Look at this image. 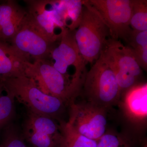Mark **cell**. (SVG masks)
Returning <instances> with one entry per match:
<instances>
[{"mask_svg":"<svg viewBox=\"0 0 147 147\" xmlns=\"http://www.w3.org/2000/svg\"><path fill=\"white\" fill-rule=\"evenodd\" d=\"M123 94L121 105L127 118L134 125L145 123L147 118L146 83L137 84Z\"/></svg>","mask_w":147,"mask_h":147,"instance_id":"cell-11","label":"cell"},{"mask_svg":"<svg viewBox=\"0 0 147 147\" xmlns=\"http://www.w3.org/2000/svg\"><path fill=\"white\" fill-rule=\"evenodd\" d=\"M8 42L31 63L48 59L55 43H51L34 26L28 15L21 28Z\"/></svg>","mask_w":147,"mask_h":147,"instance_id":"cell-10","label":"cell"},{"mask_svg":"<svg viewBox=\"0 0 147 147\" xmlns=\"http://www.w3.org/2000/svg\"><path fill=\"white\" fill-rule=\"evenodd\" d=\"M83 90L87 101L106 110L119 101L120 90L115 74L103 52L87 71Z\"/></svg>","mask_w":147,"mask_h":147,"instance_id":"cell-2","label":"cell"},{"mask_svg":"<svg viewBox=\"0 0 147 147\" xmlns=\"http://www.w3.org/2000/svg\"><path fill=\"white\" fill-rule=\"evenodd\" d=\"M127 42L131 49L135 50L147 48V30L143 31L132 30Z\"/></svg>","mask_w":147,"mask_h":147,"instance_id":"cell-21","label":"cell"},{"mask_svg":"<svg viewBox=\"0 0 147 147\" xmlns=\"http://www.w3.org/2000/svg\"><path fill=\"white\" fill-rule=\"evenodd\" d=\"M131 49L132 53L137 63L141 68L147 70V48L143 49Z\"/></svg>","mask_w":147,"mask_h":147,"instance_id":"cell-22","label":"cell"},{"mask_svg":"<svg viewBox=\"0 0 147 147\" xmlns=\"http://www.w3.org/2000/svg\"><path fill=\"white\" fill-rule=\"evenodd\" d=\"M15 98L0 81V130L10 123L15 113Z\"/></svg>","mask_w":147,"mask_h":147,"instance_id":"cell-16","label":"cell"},{"mask_svg":"<svg viewBox=\"0 0 147 147\" xmlns=\"http://www.w3.org/2000/svg\"><path fill=\"white\" fill-rule=\"evenodd\" d=\"M27 10L17 2L0 4V40L9 42L21 28L28 16Z\"/></svg>","mask_w":147,"mask_h":147,"instance_id":"cell-13","label":"cell"},{"mask_svg":"<svg viewBox=\"0 0 147 147\" xmlns=\"http://www.w3.org/2000/svg\"><path fill=\"white\" fill-rule=\"evenodd\" d=\"M99 12L110 30L111 38L127 42L132 30L130 26L132 0H88Z\"/></svg>","mask_w":147,"mask_h":147,"instance_id":"cell-9","label":"cell"},{"mask_svg":"<svg viewBox=\"0 0 147 147\" xmlns=\"http://www.w3.org/2000/svg\"><path fill=\"white\" fill-rule=\"evenodd\" d=\"M67 123L80 134L98 141L107 131L106 110L85 100L69 105Z\"/></svg>","mask_w":147,"mask_h":147,"instance_id":"cell-7","label":"cell"},{"mask_svg":"<svg viewBox=\"0 0 147 147\" xmlns=\"http://www.w3.org/2000/svg\"><path fill=\"white\" fill-rule=\"evenodd\" d=\"M103 53L115 74L121 95L138 84L142 69L130 47L111 38Z\"/></svg>","mask_w":147,"mask_h":147,"instance_id":"cell-6","label":"cell"},{"mask_svg":"<svg viewBox=\"0 0 147 147\" xmlns=\"http://www.w3.org/2000/svg\"><path fill=\"white\" fill-rule=\"evenodd\" d=\"M59 123L62 135L59 147H96L97 141L80 134L67 122L61 120Z\"/></svg>","mask_w":147,"mask_h":147,"instance_id":"cell-15","label":"cell"},{"mask_svg":"<svg viewBox=\"0 0 147 147\" xmlns=\"http://www.w3.org/2000/svg\"><path fill=\"white\" fill-rule=\"evenodd\" d=\"M0 147H27L21 130L9 123L4 127Z\"/></svg>","mask_w":147,"mask_h":147,"instance_id":"cell-20","label":"cell"},{"mask_svg":"<svg viewBox=\"0 0 147 147\" xmlns=\"http://www.w3.org/2000/svg\"><path fill=\"white\" fill-rule=\"evenodd\" d=\"M75 30H66L57 45H53L48 60L53 67L69 79L84 82L87 71L75 38Z\"/></svg>","mask_w":147,"mask_h":147,"instance_id":"cell-5","label":"cell"},{"mask_svg":"<svg viewBox=\"0 0 147 147\" xmlns=\"http://www.w3.org/2000/svg\"><path fill=\"white\" fill-rule=\"evenodd\" d=\"M15 100L27 110L49 116L58 121L67 106L59 98L41 90L30 77L21 76L2 81Z\"/></svg>","mask_w":147,"mask_h":147,"instance_id":"cell-3","label":"cell"},{"mask_svg":"<svg viewBox=\"0 0 147 147\" xmlns=\"http://www.w3.org/2000/svg\"><path fill=\"white\" fill-rule=\"evenodd\" d=\"M25 141L33 147H59L61 139L59 122L49 116L27 110L22 125Z\"/></svg>","mask_w":147,"mask_h":147,"instance_id":"cell-8","label":"cell"},{"mask_svg":"<svg viewBox=\"0 0 147 147\" xmlns=\"http://www.w3.org/2000/svg\"><path fill=\"white\" fill-rule=\"evenodd\" d=\"M29 63L9 42L0 40V81L26 76Z\"/></svg>","mask_w":147,"mask_h":147,"instance_id":"cell-14","label":"cell"},{"mask_svg":"<svg viewBox=\"0 0 147 147\" xmlns=\"http://www.w3.org/2000/svg\"><path fill=\"white\" fill-rule=\"evenodd\" d=\"M26 76L31 78L42 92L59 98L67 107L80 94L84 83L64 76L47 59L29 63Z\"/></svg>","mask_w":147,"mask_h":147,"instance_id":"cell-4","label":"cell"},{"mask_svg":"<svg viewBox=\"0 0 147 147\" xmlns=\"http://www.w3.org/2000/svg\"><path fill=\"white\" fill-rule=\"evenodd\" d=\"M25 1L28 5V18L32 24L51 43L59 41L65 30L58 27L45 9L43 0Z\"/></svg>","mask_w":147,"mask_h":147,"instance_id":"cell-12","label":"cell"},{"mask_svg":"<svg viewBox=\"0 0 147 147\" xmlns=\"http://www.w3.org/2000/svg\"><path fill=\"white\" fill-rule=\"evenodd\" d=\"M62 16L67 28L75 30L82 18L83 1L63 0Z\"/></svg>","mask_w":147,"mask_h":147,"instance_id":"cell-17","label":"cell"},{"mask_svg":"<svg viewBox=\"0 0 147 147\" xmlns=\"http://www.w3.org/2000/svg\"><path fill=\"white\" fill-rule=\"evenodd\" d=\"M130 26L134 30H147V1L132 0Z\"/></svg>","mask_w":147,"mask_h":147,"instance_id":"cell-18","label":"cell"},{"mask_svg":"<svg viewBox=\"0 0 147 147\" xmlns=\"http://www.w3.org/2000/svg\"><path fill=\"white\" fill-rule=\"evenodd\" d=\"M96 147H134L130 138L123 134L106 131L97 141Z\"/></svg>","mask_w":147,"mask_h":147,"instance_id":"cell-19","label":"cell"},{"mask_svg":"<svg viewBox=\"0 0 147 147\" xmlns=\"http://www.w3.org/2000/svg\"><path fill=\"white\" fill-rule=\"evenodd\" d=\"M75 38L85 62L92 65L100 57L111 38L102 16L88 0L83 1L82 18L75 30Z\"/></svg>","mask_w":147,"mask_h":147,"instance_id":"cell-1","label":"cell"}]
</instances>
